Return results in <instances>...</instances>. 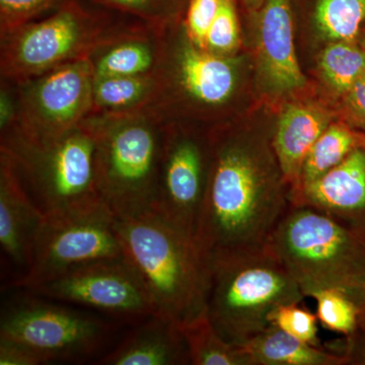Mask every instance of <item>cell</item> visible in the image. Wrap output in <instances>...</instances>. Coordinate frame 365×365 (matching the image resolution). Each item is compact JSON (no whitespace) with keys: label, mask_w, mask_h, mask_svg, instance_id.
Wrapping results in <instances>:
<instances>
[{"label":"cell","mask_w":365,"mask_h":365,"mask_svg":"<svg viewBox=\"0 0 365 365\" xmlns=\"http://www.w3.org/2000/svg\"><path fill=\"white\" fill-rule=\"evenodd\" d=\"M193 365H251L242 346L223 339L207 314L180 327Z\"/></svg>","instance_id":"23"},{"label":"cell","mask_w":365,"mask_h":365,"mask_svg":"<svg viewBox=\"0 0 365 365\" xmlns=\"http://www.w3.org/2000/svg\"><path fill=\"white\" fill-rule=\"evenodd\" d=\"M239 24L232 0H220V9L206 38L205 50L225 56L239 45Z\"/></svg>","instance_id":"28"},{"label":"cell","mask_w":365,"mask_h":365,"mask_svg":"<svg viewBox=\"0 0 365 365\" xmlns=\"http://www.w3.org/2000/svg\"><path fill=\"white\" fill-rule=\"evenodd\" d=\"M309 297L316 300L317 318L327 330L344 337L359 330V309L344 292L326 288L317 290Z\"/></svg>","instance_id":"26"},{"label":"cell","mask_w":365,"mask_h":365,"mask_svg":"<svg viewBox=\"0 0 365 365\" xmlns=\"http://www.w3.org/2000/svg\"><path fill=\"white\" fill-rule=\"evenodd\" d=\"M330 347L345 357L347 365H365V331L359 329L350 336H343Z\"/></svg>","instance_id":"32"},{"label":"cell","mask_w":365,"mask_h":365,"mask_svg":"<svg viewBox=\"0 0 365 365\" xmlns=\"http://www.w3.org/2000/svg\"><path fill=\"white\" fill-rule=\"evenodd\" d=\"M165 28L162 57L155 71L157 88L146 108L178 95L202 107H222L234 95L237 86L234 63L222 55L201 49L187 34L178 44H170Z\"/></svg>","instance_id":"13"},{"label":"cell","mask_w":365,"mask_h":365,"mask_svg":"<svg viewBox=\"0 0 365 365\" xmlns=\"http://www.w3.org/2000/svg\"><path fill=\"white\" fill-rule=\"evenodd\" d=\"M365 21V0H319L317 28L333 42H353Z\"/></svg>","instance_id":"24"},{"label":"cell","mask_w":365,"mask_h":365,"mask_svg":"<svg viewBox=\"0 0 365 365\" xmlns=\"http://www.w3.org/2000/svg\"><path fill=\"white\" fill-rule=\"evenodd\" d=\"M109 19L76 0H63L54 13L1 37V81L19 83L91 53L118 32Z\"/></svg>","instance_id":"7"},{"label":"cell","mask_w":365,"mask_h":365,"mask_svg":"<svg viewBox=\"0 0 365 365\" xmlns=\"http://www.w3.org/2000/svg\"><path fill=\"white\" fill-rule=\"evenodd\" d=\"M14 85L18 118L9 129L31 143L56 140L78 126L93 110V71L88 58Z\"/></svg>","instance_id":"10"},{"label":"cell","mask_w":365,"mask_h":365,"mask_svg":"<svg viewBox=\"0 0 365 365\" xmlns=\"http://www.w3.org/2000/svg\"><path fill=\"white\" fill-rule=\"evenodd\" d=\"M300 304L292 302L278 307L269 316V322L300 341L319 346L318 318Z\"/></svg>","instance_id":"27"},{"label":"cell","mask_w":365,"mask_h":365,"mask_svg":"<svg viewBox=\"0 0 365 365\" xmlns=\"http://www.w3.org/2000/svg\"><path fill=\"white\" fill-rule=\"evenodd\" d=\"M362 48H364V50L365 51V39L364 41V44H362Z\"/></svg>","instance_id":"36"},{"label":"cell","mask_w":365,"mask_h":365,"mask_svg":"<svg viewBox=\"0 0 365 365\" xmlns=\"http://www.w3.org/2000/svg\"><path fill=\"white\" fill-rule=\"evenodd\" d=\"M122 258L116 216L105 204L44 216L30 268L14 287L30 289L86 264Z\"/></svg>","instance_id":"9"},{"label":"cell","mask_w":365,"mask_h":365,"mask_svg":"<svg viewBox=\"0 0 365 365\" xmlns=\"http://www.w3.org/2000/svg\"><path fill=\"white\" fill-rule=\"evenodd\" d=\"M261 71L275 93H290L306 85L294 40L288 0H265L259 25Z\"/></svg>","instance_id":"16"},{"label":"cell","mask_w":365,"mask_h":365,"mask_svg":"<svg viewBox=\"0 0 365 365\" xmlns=\"http://www.w3.org/2000/svg\"><path fill=\"white\" fill-rule=\"evenodd\" d=\"M208 263L206 314L230 344H246L269 325L282 304L302 302L304 294L266 246L255 253L218 257Z\"/></svg>","instance_id":"5"},{"label":"cell","mask_w":365,"mask_h":365,"mask_svg":"<svg viewBox=\"0 0 365 365\" xmlns=\"http://www.w3.org/2000/svg\"><path fill=\"white\" fill-rule=\"evenodd\" d=\"M344 96L350 121L355 127L365 130V73Z\"/></svg>","instance_id":"34"},{"label":"cell","mask_w":365,"mask_h":365,"mask_svg":"<svg viewBox=\"0 0 365 365\" xmlns=\"http://www.w3.org/2000/svg\"><path fill=\"white\" fill-rule=\"evenodd\" d=\"M116 220L124 258L143 280L157 314L182 327L205 314L208 263L195 240L153 210Z\"/></svg>","instance_id":"2"},{"label":"cell","mask_w":365,"mask_h":365,"mask_svg":"<svg viewBox=\"0 0 365 365\" xmlns=\"http://www.w3.org/2000/svg\"><path fill=\"white\" fill-rule=\"evenodd\" d=\"M103 365H187L188 348L180 328L174 322L153 314L130 331L104 357Z\"/></svg>","instance_id":"18"},{"label":"cell","mask_w":365,"mask_h":365,"mask_svg":"<svg viewBox=\"0 0 365 365\" xmlns=\"http://www.w3.org/2000/svg\"><path fill=\"white\" fill-rule=\"evenodd\" d=\"M210 143L165 122L162 160L153 211L195 240L209 168Z\"/></svg>","instance_id":"12"},{"label":"cell","mask_w":365,"mask_h":365,"mask_svg":"<svg viewBox=\"0 0 365 365\" xmlns=\"http://www.w3.org/2000/svg\"><path fill=\"white\" fill-rule=\"evenodd\" d=\"M267 248L306 297L332 288L354 300L364 287L365 240L317 209L292 204Z\"/></svg>","instance_id":"4"},{"label":"cell","mask_w":365,"mask_h":365,"mask_svg":"<svg viewBox=\"0 0 365 365\" xmlns=\"http://www.w3.org/2000/svg\"><path fill=\"white\" fill-rule=\"evenodd\" d=\"M46 364L44 359L25 346L0 340V365Z\"/></svg>","instance_id":"33"},{"label":"cell","mask_w":365,"mask_h":365,"mask_svg":"<svg viewBox=\"0 0 365 365\" xmlns=\"http://www.w3.org/2000/svg\"><path fill=\"white\" fill-rule=\"evenodd\" d=\"M0 153L13 163L44 216L104 204L96 181L97 139L88 118L49 143H31L14 129L2 132Z\"/></svg>","instance_id":"6"},{"label":"cell","mask_w":365,"mask_h":365,"mask_svg":"<svg viewBox=\"0 0 365 365\" xmlns=\"http://www.w3.org/2000/svg\"><path fill=\"white\" fill-rule=\"evenodd\" d=\"M155 88V72L144 76L93 78V110L91 114L123 113L144 109L150 104Z\"/></svg>","instance_id":"21"},{"label":"cell","mask_w":365,"mask_h":365,"mask_svg":"<svg viewBox=\"0 0 365 365\" xmlns=\"http://www.w3.org/2000/svg\"><path fill=\"white\" fill-rule=\"evenodd\" d=\"M207 186L195 242L206 261L261 251L292 205L274 150L240 141L210 144Z\"/></svg>","instance_id":"1"},{"label":"cell","mask_w":365,"mask_h":365,"mask_svg":"<svg viewBox=\"0 0 365 365\" xmlns=\"http://www.w3.org/2000/svg\"><path fill=\"white\" fill-rule=\"evenodd\" d=\"M330 124L331 118L314 106L292 104L283 110L271 143L290 191L297 186L309 150Z\"/></svg>","instance_id":"19"},{"label":"cell","mask_w":365,"mask_h":365,"mask_svg":"<svg viewBox=\"0 0 365 365\" xmlns=\"http://www.w3.org/2000/svg\"><path fill=\"white\" fill-rule=\"evenodd\" d=\"M354 302L359 309V329L365 331V285L355 297Z\"/></svg>","instance_id":"35"},{"label":"cell","mask_w":365,"mask_h":365,"mask_svg":"<svg viewBox=\"0 0 365 365\" xmlns=\"http://www.w3.org/2000/svg\"><path fill=\"white\" fill-rule=\"evenodd\" d=\"M93 4L135 16L143 24L158 28L169 26L173 9L170 0H90Z\"/></svg>","instance_id":"30"},{"label":"cell","mask_w":365,"mask_h":365,"mask_svg":"<svg viewBox=\"0 0 365 365\" xmlns=\"http://www.w3.org/2000/svg\"><path fill=\"white\" fill-rule=\"evenodd\" d=\"M290 202L317 209L365 240V146L292 194Z\"/></svg>","instance_id":"14"},{"label":"cell","mask_w":365,"mask_h":365,"mask_svg":"<svg viewBox=\"0 0 365 365\" xmlns=\"http://www.w3.org/2000/svg\"><path fill=\"white\" fill-rule=\"evenodd\" d=\"M26 290L128 321L157 314L145 285L125 258L86 264Z\"/></svg>","instance_id":"11"},{"label":"cell","mask_w":365,"mask_h":365,"mask_svg":"<svg viewBox=\"0 0 365 365\" xmlns=\"http://www.w3.org/2000/svg\"><path fill=\"white\" fill-rule=\"evenodd\" d=\"M88 119L97 139L96 181L103 203L117 217L153 210L165 122L145 108Z\"/></svg>","instance_id":"3"},{"label":"cell","mask_w":365,"mask_h":365,"mask_svg":"<svg viewBox=\"0 0 365 365\" xmlns=\"http://www.w3.org/2000/svg\"><path fill=\"white\" fill-rule=\"evenodd\" d=\"M165 28L143 24L118 31L88 57L93 78L155 73L162 57Z\"/></svg>","instance_id":"17"},{"label":"cell","mask_w":365,"mask_h":365,"mask_svg":"<svg viewBox=\"0 0 365 365\" xmlns=\"http://www.w3.org/2000/svg\"><path fill=\"white\" fill-rule=\"evenodd\" d=\"M242 347L251 365H347L332 348L300 341L272 324Z\"/></svg>","instance_id":"20"},{"label":"cell","mask_w":365,"mask_h":365,"mask_svg":"<svg viewBox=\"0 0 365 365\" xmlns=\"http://www.w3.org/2000/svg\"><path fill=\"white\" fill-rule=\"evenodd\" d=\"M63 0H0L1 37L36 21L38 16L56 9Z\"/></svg>","instance_id":"29"},{"label":"cell","mask_w":365,"mask_h":365,"mask_svg":"<svg viewBox=\"0 0 365 365\" xmlns=\"http://www.w3.org/2000/svg\"><path fill=\"white\" fill-rule=\"evenodd\" d=\"M361 146H365V135L356 133L345 124L329 125L307 155L297 186L290 191L289 197L323 177Z\"/></svg>","instance_id":"22"},{"label":"cell","mask_w":365,"mask_h":365,"mask_svg":"<svg viewBox=\"0 0 365 365\" xmlns=\"http://www.w3.org/2000/svg\"><path fill=\"white\" fill-rule=\"evenodd\" d=\"M44 215L34 202L13 163L0 158V246L18 272L14 283L28 272L34 245Z\"/></svg>","instance_id":"15"},{"label":"cell","mask_w":365,"mask_h":365,"mask_svg":"<svg viewBox=\"0 0 365 365\" xmlns=\"http://www.w3.org/2000/svg\"><path fill=\"white\" fill-rule=\"evenodd\" d=\"M319 69L327 83L345 95L365 73V51L353 42H333L319 58Z\"/></svg>","instance_id":"25"},{"label":"cell","mask_w":365,"mask_h":365,"mask_svg":"<svg viewBox=\"0 0 365 365\" xmlns=\"http://www.w3.org/2000/svg\"><path fill=\"white\" fill-rule=\"evenodd\" d=\"M36 297H16L6 304L0 340L25 346L45 364L85 361L102 351L117 330V325L97 316Z\"/></svg>","instance_id":"8"},{"label":"cell","mask_w":365,"mask_h":365,"mask_svg":"<svg viewBox=\"0 0 365 365\" xmlns=\"http://www.w3.org/2000/svg\"><path fill=\"white\" fill-rule=\"evenodd\" d=\"M220 4V0H192L190 4L185 21V32L201 49L205 50L209 29L215 20Z\"/></svg>","instance_id":"31"}]
</instances>
